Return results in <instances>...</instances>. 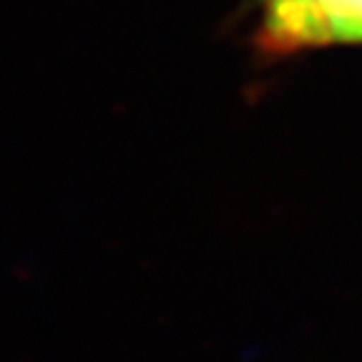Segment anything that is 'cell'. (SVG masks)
<instances>
[{"label": "cell", "instance_id": "1", "mask_svg": "<svg viewBox=\"0 0 362 362\" xmlns=\"http://www.w3.org/2000/svg\"><path fill=\"white\" fill-rule=\"evenodd\" d=\"M262 40L274 51L362 43V0H312L297 11L262 21Z\"/></svg>", "mask_w": 362, "mask_h": 362}, {"label": "cell", "instance_id": "2", "mask_svg": "<svg viewBox=\"0 0 362 362\" xmlns=\"http://www.w3.org/2000/svg\"><path fill=\"white\" fill-rule=\"evenodd\" d=\"M307 3H312V0H259L262 21H269V18H277L289 11H297V8L307 6Z\"/></svg>", "mask_w": 362, "mask_h": 362}]
</instances>
